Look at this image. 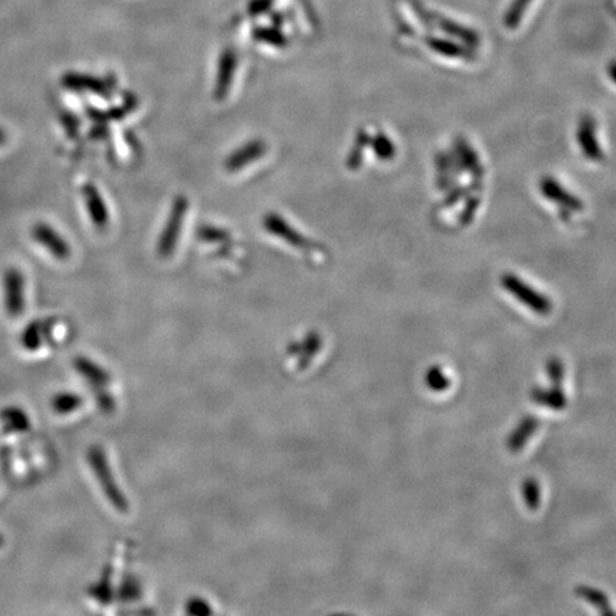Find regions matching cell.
<instances>
[{
	"label": "cell",
	"mask_w": 616,
	"mask_h": 616,
	"mask_svg": "<svg viewBox=\"0 0 616 616\" xmlns=\"http://www.w3.org/2000/svg\"><path fill=\"white\" fill-rule=\"evenodd\" d=\"M547 371L552 385L562 387V381H564L565 376V368L562 366V361L558 360V358H551L547 364Z\"/></svg>",
	"instance_id": "cell-15"
},
{
	"label": "cell",
	"mask_w": 616,
	"mask_h": 616,
	"mask_svg": "<svg viewBox=\"0 0 616 616\" xmlns=\"http://www.w3.org/2000/svg\"><path fill=\"white\" fill-rule=\"evenodd\" d=\"M83 200L90 220L96 227H105L109 223V212L102 194L93 184H86L82 189Z\"/></svg>",
	"instance_id": "cell-4"
},
{
	"label": "cell",
	"mask_w": 616,
	"mask_h": 616,
	"mask_svg": "<svg viewBox=\"0 0 616 616\" xmlns=\"http://www.w3.org/2000/svg\"><path fill=\"white\" fill-rule=\"evenodd\" d=\"M530 3L531 0H514V2H512L510 10H508L507 18H505L507 26H510V28H514V26H517L518 22H520L522 13H524V10L528 8V5H530Z\"/></svg>",
	"instance_id": "cell-14"
},
{
	"label": "cell",
	"mask_w": 616,
	"mask_h": 616,
	"mask_svg": "<svg viewBox=\"0 0 616 616\" xmlns=\"http://www.w3.org/2000/svg\"><path fill=\"white\" fill-rule=\"evenodd\" d=\"M82 405V398L73 393L56 394L52 400V408L56 414H69Z\"/></svg>",
	"instance_id": "cell-11"
},
{
	"label": "cell",
	"mask_w": 616,
	"mask_h": 616,
	"mask_svg": "<svg viewBox=\"0 0 616 616\" xmlns=\"http://www.w3.org/2000/svg\"><path fill=\"white\" fill-rule=\"evenodd\" d=\"M87 461L95 471L97 481L102 485L109 501L119 510H125V498L117 487L116 481L113 480L112 470H110L109 462L106 460L105 451L99 447L90 448L89 453H87Z\"/></svg>",
	"instance_id": "cell-2"
},
{
	"label": "cell",
	"mask_w": 616,
	"mask_h": 616,
	"mask_svg": "<svg viewBox=\"0 0 616 616\" xmlns=\"http://www.w3.org/2000/svg\"><path fill=\"white\" fill-rule=\"evenodd\" d=\"M3 303L9 317L16 318L25 313L26 279L18 267H9L3 274Z\"/></svg>",
	"instance_id": "cell-1"
},
{
	"label": "cell",
	"mask_w": 616,
	"mask_h": 616,
	"mask_svg": "<svg viewBox=\"0 0 616 616\" xmlns=\"http://www.w3.org/2000/svg\"><path fill=\"white\" fill-rule=\"evenodd\" d=\"M538 428V418L531 417V415L530 417H525L524 420H521V423L518 424V427L512 431L510 438H508V450H510L511 453H518V451H521Z\"/></svg>",
	"instance_id": "cell-5"
},
{
	"label": "cell",
	"mask_w": 616,
	"mask_h": 616,
	"mask_svg": "<svg viewBox=\"0 0 616 616\" xmlns=\"http://www.w3.org/2000/svg\"><path fill=\"white\" fill-rule=\"evenodd\" d=\"M33 241L43 247L56 260H68L72 249L65 237L52 224L38 222L30 229Z\"/></svg>",
	"instance_id": "cell-3"
},
{
	"label": "cell",
	"mask_w": 616,
	"mask_h": 616,
	"mask_svg": "<svg viewBox=\"0 0 616 616\" xmlns=\"http://www.w3.org/2000/svg\"><path fill=\"white\" fill-rule=\"evenodd\" d=\"M577 595L579 598L585 599L588 604L598 609L601 614H614L612 608L609 607V599L604 592L599 591L597 588L591 587H578Z\"/></svg>",
	"instance_id": "cell-8"
},
{
	"label": "cell",
	"mask_w": 616,
	"mask_h": 616,
	"mask_svg": "<svg viewBox=\"0 0 616 616\" xmlns=\"http://www.w3.org/2000/svg\"><path fill=\"white\" fill-rule=\"evenodd\" d=\"M425 381H427L430 390L437 391V393H441V391H445L450 387V380H448V377L445 376L444 371L440 367H431L428 370Z\"/></svg>",
	"instance_id": "cell-13"
},
{
	"label": "cell",
	"mask_w": 616,
	"mask_h": 616,
	"mask_svg": "<svg viewBox=\"0 0 616 616\" xmlns=\"http://www.w3.org/2000/svg\"><path fill=\"white\" fill-rule=\"evenodd\" d=\"M3 544H5V539H3L2 535H0V548L3 547Z\"/></svg>",
	"instance_id": "cell-17"
},
{
	"label": "cell",
	"mask_w": 616,
	"mask_h": 616,
	"mask_svg": "<svg viewBox=\"0 0 616 616\" xmlns=\"http://www.w3.org/2000/svg\"><path fill=\"white\" fill-rule=\"evenodd\" d=\"M8 142V133L5 132V129L0 127V146L5 145Z\"/></svg>",
	"instance_id": "cell-16"
},
{
	"label": "cell",
	"mask_w": 616,
	"mask_h": 616,
	"mask_svg": "<svg viewBox=\"0 0 616 616\" xmlns=\"http://www.w3.org/2000/svg\"><path fill=\"white\" fill-rule=\"evenodd\" d=\"M531 398L534 403L552 408V410L561 411L567 407V397H565L564 391L559 385H552L551 390L535 387L531 391Z\"/></svg>",
	"instance_id": "cell-6"
},
{
	"label": "cell",
	"mask_w": 616,
	"mask_h": 616,
	"mask_svg": "<svg viewBox=\"0 0 616 616\" xmlns=\"http://www.w3.org/2000/svg\"><path fill=\"white\" fill-rule=\"evenodd\" d=\"M3 424L8 430L12 431H28L30 428V420L28 414L25 411L20 410L18 407H8L0 413Z\"/></svg>",
	"instance_id": "cell-7"
},
{
	"label": "cell",
	"mask_w": 616,
	"mask_h": 616,
	"mask_svg": "<svg viewBox=\"0 0 616 616\" xmlns=\"http://www.w3.org/2000/svg\"><path fill=\"white\" fill-rule=\"evenodd\" d=\"M522 497H524L525 504L530 510H537L539 501H541V488L534 478H528L522 484Z\"/></svg>",
	"instance_id": "cell-12"
},
{
	"label": "cell",
	"mask_w": 616,
	"mask_h": 616,
	"mask_svg": "<svg viewBox=\"0 0 616 616\" xmlns=\"http://www.w3.org/2000/svg\"><path fill=\"white\" fill-rule=\"evenodd\" d=\"M75 368L82 374L83 377L86 378L87 381H90L92 384H106L107 376L105 371L102 368L96 366L92 361L87 360V358L79 357L75 360Z\"/></svg>",
	"instance_id": "cell-9"
},
{
	"label": "cell",
	"mask_w": 616,
	"mask_h": 616,
	"mask_svg": "<svg viewBox=\"0 0 616 616\" xmlns=\"http://www.w3.org/2000/svg\"><path fill=\"white\" fill-rule=\"evenodd\" d=\"M43 333H45L43 324L39 323V321H33V323H30L29 326L25 328V331H23L22 338H20L22 346L28 351L38 350V348L42 346Z\"/></svg>",
	"instance_id": "cell-10"
}]
</instances>
